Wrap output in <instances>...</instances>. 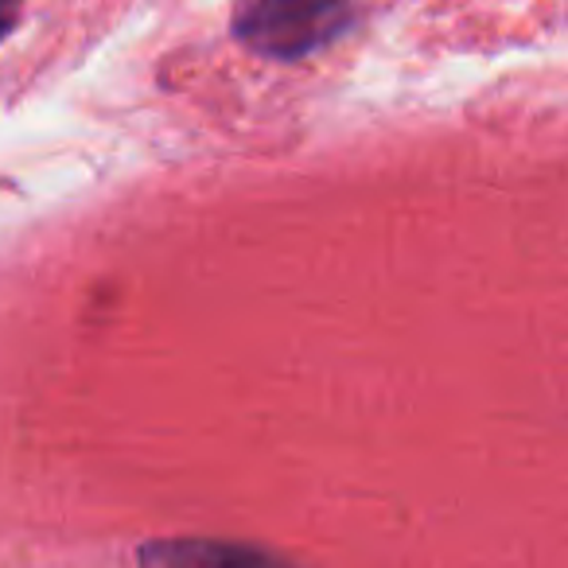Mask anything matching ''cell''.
Here are the masks:
<instances>
[{
	"label": "cell",
	"instance_id": "7a4b0ae2",
	"mask_svg": "<svg viewBox=\"0 0 568 568\" xmlns=\"http://www.w3.org/2000/svg\"><path fill=\"white\" fill-rule=\"evenodd\" d=\"M141 568H293L265 549L230 541H149L141 549Z\"/></svg>",
	"mask_w": 568,
	"mask_h": 568
},
{
	"label": "cell",
	"instance_id": "3957f363",
	"mask_svg": "<svg viewBox=\"0 0 568 568\" xmlns=\"http://www.w3.org/2000/svg\"><path fill=\"white\" fill-rule=\"evenodd\" d=\"M20 4H24V0H0V40H4V36H9L12 28H17Z\"/></svg>",
	"mask_w": 568,
	"mask_h": 568
},
{
	"label": "cell",
	"instance_id": "6da1fadb",
	"mask_svg": "<svg viewBox=\"0 0 568 568\" xmlns=\"http://www.w3.org/2000/svg\"><path fill=\"white\" fill-rule=\"evenodd\" d=\"M347 0H242L234 36L265 59H304L351 32Z\"/></svg>",
	"mask_w": 568,
	"mask_h": 568
}]
</instances>
